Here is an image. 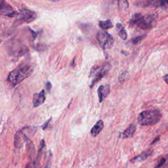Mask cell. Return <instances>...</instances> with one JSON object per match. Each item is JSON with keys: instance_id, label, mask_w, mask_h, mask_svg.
<instances>
[{"instance_id": "9a60e30c", "label": "cell", "mask_w": 168, "mask_h": 168, "mask_svg": "<svg viewBox=\"0 0 168 168\" xmlns=\"http://www.w3.org/2000/svg\"><path fill=\"white\" fill-rule=\"evenodd\" d=\"M104 128V122L103 120H99L98 122L94 125L91 130V134L93 136H97L101 132Z\"/></svg>"}, {"instance_id": "f546056e", "label": "cell", "mask_w": 168, "mask_h": 168, "mask_svg": "<svg viewBox=\"0 0 168 168\" xmlns=\"http://www.w3.org/2000/svg\"><path fill=\"white\" fill-rule=\"evenodd\" d=\"M3 2H4V0H0V5H1Z\"/></svg>"}, {"instance_id": "6da1fadb", "label": "cell", "mask_w": 168, "mask_h": 168, "mask_svg": "<svg viewBox=\"0 0 168 168\" xmlns=\"http://www.w3.org/2000/svg\"><path fill=\"white\" fill-rule=\"evenodd\" d=\"M33 71V66L23 63L9 73L7 81L10 86L14 87L31 76Z\"/></svg>"}, {"instance_id": "ac0fdd59", "label": "cell", "mask_w": 168, "mask_h": 168, "mask_svg": "<svg viewBox=\"0 0 168 168\" xmlns=\"http://www.w3.org/2000/svg\"><path fill=\"white\" fill-rule=\"evenodd\" d=\"M118 5L120 11L121 10H127L129 7L128 0H118Z\"/></svg>"}, {"instance_id": "52a82bcc", "label": "cell", "mask_w": 168, "mask_h": 168, "mask_svg": "<svg viewBox=\"0 0 168 168\" xmlns=\"http://www.w3.org/2000/svg\"><path fill=\"white\" fill-rule=\"evenodd\" d=\"M37 13L34 11L27 9H23L20 10L19 19L24 23H30L32 21L35 20L37 19Z\"/></svg>"}, {"instance_id": "e0dca14e", "label": "cell", "mask_w": 168, "mask_h": 168, "mask_svg": "<svg viewBox=\"0 0 168 168\" xmlns=\"http://www.w3.org/2000/svg\"><path fill=\"white\" fill-rule=\"evenodd\" d=\"M99 26L103 30H108L113 27V24L110 20H100L99 23Z\"/></svg>"}, {"instance_id": "ba28073f", "label": "cell", "mask_w": 168, "mask_h": 168, "mask_svg": "<svg viewBox=\"0 0 168 168\" xmlns=\"http://www.w3.org/2000/svg\"><path fill=\"white\" fill-rule=\"evenodd\" d=\"M154 20V16L153 15L142 16V17L136 23V25L141 29L149 30L152 27V23Z\"/></svg>"}, {"instance_id": "8fae6325", "label": "cell", "mask_w": 168, "mask_h": 168, "mask_svg": "<svg viewBox=\"0 0 168 168\" xmlns=\"http://www.w3.org/2000/svg\"><path fill=\"white\" fill-rule=\"evenodd\" d=\"M23 129L18 131L15 135L14 144L16 148L20 149L22 147L24 142H25V137L26 135L23 132Z\"/></svg>"}, {"instance_id": "8992f818", "label": "cell", "mask_w": 168, "mask_h": 168, "mask_svg": "<svg viewBox=\"0 0 168 168\" xmlns=\"http://www.w3.org/2000/svg\"><path fill=\"white\" fill-rule=\"evenodd\" d=\"M135 4L140 7H164L168 6V0H140Z\"/></svg>"}, {"instance_id": "ffe728a7", "label": "cell", "mask_w": 168, "mask_h": 168, "mask_svg": "<svg viewBox=\"0 0 168 168\" xmlns=\"http://www.w3.org/2000/svg\"><path fill=\"white\" fill-rule=\"evenodd\" d=\"M145 35H144V36H140L136 37V38H133V39L131 40V42H132V44H137L139 43V42H140L142 40H143V39L145 38Z\"/></svg>"}, {"instance_id": "5b68a950", "label": "cell", "mask_w": 168, "mask_h": 168, "mask_svg": "<svg viewBox=\"0 0 168 168\" xmlns=\"http://www.w3.org/2000/svg\"><path fill=\"white\" fill-rule=\"evenodd\" d=\"M97 39L99 45L103 49H110L114 44V40L112 36L104 30L98 32L97 34Z\"/></svg>"}, {"instance_id": "cb8c5ba5", "label": "cell", "mask_w": 168, "mask_h": 168, "mask_svg": "<svg viewBox=\"0 0 168 168\" xmlns=\"http://www.w3.org/2000/svg\"><path fill=\"white\" fill-rule=\"evenodd\" d=\"M51 118H50L49 120H47V122L43 125H42V128H43V129H47V126H48V125H49V123L51 122Z\"/></svg>"}, {"instance_id": "3957f363", "label": "cell", "mask_w": 168, "mask_h": 168, "mask_svg": "<svg viewBox=\"0 0 168 168\" xmlns=\"http://www.w3.org/2000/svg\"><path fill=\"white\" fill-rule=\"evenodd\" d=\"M110 68L111 66L108 62H107L103 66H96L91 68L90 75H89V76L93 78L90 86L91 88H93L97 82L107 75Z\"/></svg>"}, {"instance_id": "484cf974", "label": "cell", "mask_w": 168, "mask_h": 168, "mask_svg": "<svg viewBox=\"0 0 168 168\" xmlns=\"http://www.w3.org/2000/svg\"><path fill=\"white\" fill-rule=\"evenodd\" d=\"M46 88L47 89V91H48L49 92L51 91V84L50 82H47L46 83Z\"/></svg>"}, {"instance_id": "2e32d148", "label": "cell", "mask_w": 168, "mask_h": 168, "mask_svg": "<svg viewBox=\"0 0 168 168\" xmlns=\"http://www.w3.org/2000/svg\"><path fill=\"white\" fill-rule=\"evenodd\" d=\"M116 28H117V31H118V34L120 37V38L124 40H125L126 39H127L128 34H127L126 30H125L123 25L120 24V23H118L116 24Z\"/></svg>"}, {"instance_id": "d4e9b609", "label": "cell", "mask_w": 168, "mask_h": 168, "mask_svg": "<svg viewBox=\"0 0 168 168\" xmlns=\"http://www.w3.org/2000/svg\"><path fill=\"white\" fill-rule=\"evenodd\" d=\"M34 167H35L34 163H32V162L28 163V164H27V165H26V168H34Z\"/></svg>"}, {"instance_id": "4fadbf2b", "label": "cell", "mask_w": 168, "mask_h": 168, "mask_svg": "<svg viewBox=\"0 0 168 168\" xmlns=\"http://www.w3.org/2000/svg\"><path fill=\"white\" fill-rule=\"evenodd\" d=\"M136 131V125L135 124H131L129 127L125 129L122 133H120L119 137L120 139H129L133 136Z\"/></svg>"}, {"instance_id": "d6986e66", "label": "cell", "mask_w": 168, "mask_h": 168, "mask_svg": "<svg viewBox=\"0 0 168 168\" xmlns=\"http://www.w3.org/2000/svg\"><path fill=\"white\" fill-rule=\"evenodd\" d=\"M142 16L141 14H135L133 18L131 19L129 21V25L130 26H133L134 24H136L137 22L139 21V20L142 17Z\"/></svg>"}, {"instance_id": "30bf717a", "label": "cell", "mask_w": 168, "mask_h": 168, "mask_svg": "<svg viewBox=\"0 0 168 168\" xmlns=\"http://www.w3.org/2000/svg\"><path fill=\"white\" fill-rule=\"evenodd\" d=\"M45 101V91L44 89L41 90L40 93L34 94L32 100L34 107L36 108L38 107H40V105L44 103Z\"/></svg>"}, {"instance_id": "5bb4252c", "label": "cell", "mask_w": 168, "mask_h": 168, "mask_svg": "<svg viewBox=\"0 0 168 168\" xmlns=\"http://www.w3.org/2000/svg\"><path fill=\"white\" fill-rule=\"evenodd\" d=\"M154 152L153 149H149L144 151L143 153L141 154L139 156H136L134 157L133 158L131 159L130 161L132 163H136V162H140L146 160L149 157H150Z\"/></svg>"}, {"instance_id": "7402d4cb", "label": "cell", "mask_w": 168, "mask_h": 168, "mask_svg": "<svg viewBox=\"0 0 168 168\" xmlns=\"http://www.w3.org/2000/svg\"><path fill=\"white\" fill-rule=\"evenodd\" d=\"M127 74H128L127 72H124L120 76L119 80L120 82H123L125 80V78H126L125 76H126V75H127Z\"/></svg>"}, {"instance_id": "7a4b0ae2", "label": "cell", "mask_w": 168, "mask_h": 168, "mask_svg": "<svg viewBox=\"0 0 168 168\" xmlns=\"http://www.w3.org/2000/svg\"><path fill=\"white\" fill-rule=\"evenodd\" d=\"M162 116L161 112L158 109L145 110L139 114L137 121L141 125H152L159 122Z\"/></svg>"}, {"instance_id": "4316f807", "label": "cell", "mask_w": 168, "mask_h": 168, "mask_svg": "<svg viewBox=\"0 0 168 168\" xmlns=\"http://www.w3.org/2000/svg\"><path fill=\"white\" fill-rule=\"evenodd\" d=\"M159 141H160V136H157V137L153 141H152V143H151V145H154V144H155L156 143H157V142Z\"/></svg>"}, {"instance_id": "44dd1931", "label": "cell", "mask_w": 168, "mask_h": 168, "mask_svg": "<svg viewBox=\"0 0 168 168\" xmlns=\"http://www.w3.org/2000/svg\"><path fill=\"white\" fill-rule=\"evenodd\" d=\"M166 162V159L164 158H162L159 161V162L158 163V164L156 165L154 168H161V167H162L163 166L165 165Z\"/></svg>"}, {"instance_id": "4dcf8cb0", "label": "cell", "mask_w": 168, "mask_h": 168, "mask_svg": "<svg viewBox=\"0 0 168 168\" xmlns=\"http://www.w3.org/2000/svg\"><path fill=\"white\" fill-rule=\"evenodd\" d=\"M1 42H2V41H1V40H0V44H1Z\"/></svg>"}, {"instance_id": "603a6c76", "label": "cell", "mask_w": 168, "mask_h": 168, "mask_svg": "<svg viewBox=\"0 0 168 168\" xmlns=\"http://www.w3.org/2000/svg\"><path fill=\"white\" fill-rule=\"evenodd\" d=\"M51 162H52V154H51V155H49V156L48 160H47V162L46 166H45V168H50L51 167Z\"/></svg>"}, {"instance_id": "83f0119b", "label": "cell", "mask_w": 168, "mask_h": 168, "mask_svg": "<svg viewBox=\"0 0 168 168\" xmlns=\"http://www.w3.org/2000/svg\"><path fill=\"white\" fill-rule=\"evenodd\" d=\"M164 80L166 82V83L167 84H168V74H166L164 76Z\"/></svg>"}, {"instance_id": "277c9868", "label": "cell", "mask_w": 168, "mask_h": 168, "mask_svg": "<svg viewBox=\"0 0 168 168\" xmlns=\"http://www.w3.org/2000/svg\"><path fill=\"white\" fill-rule=\"evenodd\" d=\"M7 49L8 53L10 57L19 58L27 53L28 49L25 45L15 40L7 41Z\"/></svg>"}, {"instance_id": "f1b7e54d", "label": "cell", "mask_w": 168, "mask_h": 168, "mask_svg": "<svg viewBox=\"0 0 168 168\" xmlns=\"http://www.w3.org/2000/svg\"><path fill=\"white\" fill-rule=\"evenodd\" d=\"M48 1H51V2H59V1H60V0H48Z\"/></svg>"}, {"instance_id": "9c48e42d", "label": "cell", "mask_w": 168, "mask_h": 168, "mask_svg": "<svg viewBox=\"0 0 168 168\" xmlns=\"http://www.w3.org/2000/svg\"><path fill=\"white\" fill-rule=\"evenodd\" d=\"M17 14V13L13 9V7L5 1L0 5V15L5 16V17H13Z\"/></svg>"}, {"instance_id": "7c38bea8", "label": "cell", "mask_w": 168, "mask_h": 168, "mask_svg": "<svg viewBox=\"0 0 168 168\" xmlns=\"http://www.w3.org/2000/svg\"><path fill=\"white\" fill-rule=\"evenodd\" d=\"M97 92L99 102L102 103L109 94L110 92V87L109 85H102L99 87Z\"/></svg>"}]
</instances>
